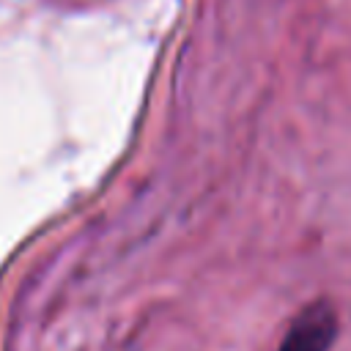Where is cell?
Returning <instances> with one entry per match:
<instances>
[{
    "instance_id": "obj_1",
    "label": "cell",
    "mask_w": 351,
    "mask_h": 351,
    "mask_svg": "<svg viewBox=\"0 0 351 351\" xmlns=\"http://www.w3.org/2000/svg\"><path fill=\"white\" fill-rule=\"evenodd\" d=\"M337 337V313L332 302L307 304L288 326L277 351H329Z\"/></svg>"
}]
</instances>
